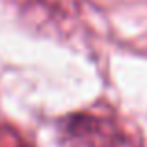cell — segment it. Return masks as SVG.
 <instances>
[{"instance_id": "6da1fadb", "label": "cell", "mask_w": 147, "mask_h": 147, "mask_svg": "<svg viewBox=\"0 0 147 147\" xmlns=\"http://www.w3.org/2000/svg\"><path fill=\"white\" fill-rule=\"evenodd\" d=\"M73 147H130V140L112 127L110 121L97 115H73L63 129Z\"/></svg>"}]
</instances>
